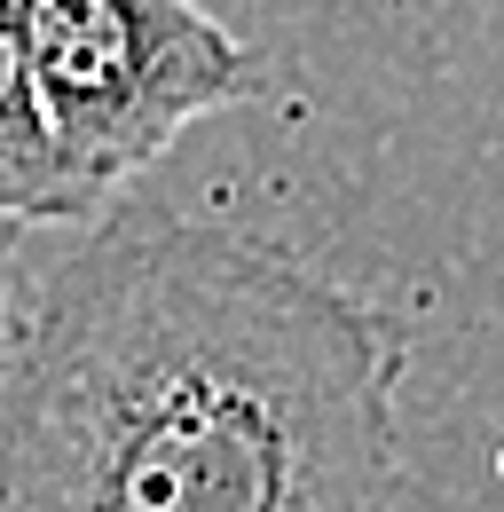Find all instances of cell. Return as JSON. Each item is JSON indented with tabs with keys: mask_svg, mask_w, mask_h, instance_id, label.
Segmentation results:
<instances>
[{
	"mask_svg": "<svg viewBox=\"0 0 504 512\" xmlns=\"http://www.w3.org/2000/svg\"><path fill=\"white\" fill-rule=\"evenodd\" d=\"M402 363L300 253L111 197L16 292L0 512H394Z\"/></svg>",
	"mask_w": 504,
	"mask_h": 512,
	"instance_id": "1",
	"label": "cell"
},
{
	"mask_svg": "<svg viewBox=\"0 0 504 512\" xmlns=\"http://www.w3.org/2000/svg\"><path fill=\"white\" fill-rule=\"evenodd\" d=\"M24 71L63 166L119 197L174 134L252 103V48L197 0H16Z\"/></svg>",
	"mask_w": 504,
	"mask_h": 512,
	"instance_id": "2",
	"label": "cell"
},
{
	"mask_svg": "<svg viewBox=\"0 0 504 512\" xmlns=\"http://www.w3.org/2000/svg\"><path fill=\"white\" fill-rule=\"evenodd\" d=\"M111 197H95L63 166L56 134L40 119L32 71H24V32L16 0H0V229H79Z\"/></svg>",
	"mask_w": 504,
	"mask_h": 512,
	"instance_id": "3",
	"label": "cell"
},
{
	"mask_svg": "<svg viewBox=\"0 0 504 512\" xmlns=\"http://www.w3.org/2000/svg\"><path fill=\"white\" fill-rule=\"evenodd\" d=\"M16 292H24V268L8 253V229H0V355H8V323H16Z\"/></svg>",
	"mask_w": 504,
	"mask_h": 512,
	"instance_id": "4",
	"label": "cell"
}]
</instances>
